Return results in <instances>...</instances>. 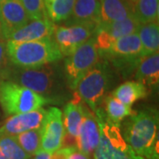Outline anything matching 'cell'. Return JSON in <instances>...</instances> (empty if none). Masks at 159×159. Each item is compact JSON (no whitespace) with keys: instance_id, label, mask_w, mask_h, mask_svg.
Segmentation results:
<instances>
[{"instance_id":"obj_1","label":"cell","mask_w":159,"mask_h":159,"mask_svg":"<svg viewBox=\"0 0 159 159\" xmlns=\"http://www.w3.org/2000/svg\"><path fill=\"white\" fill-rule=\"evenodd\" d=\"M121 134L134 151L144 159L158 158V111L134 112L122 125Z\"/></svg>"},{"instance_id":"obj_2","label":"cell","mask_w":159,"mask_h":159,"mask_svg":"<svg viewBox=\"0 0 159 159\" xmlns=\"http://www.w3.org/2000/svg\"><path fill=\"white\" fill-rule=\"evenodd\" d=\"M6 49L12 66L22 68L53 64L63 57L52 37L28 42L6 41Z\"/></svg>"},{"instance_id":"obj_3","label":"cell","mask_w":159,"mask_h":159,"mask_svg":"<svg viewBox=\"0 0 159 159\" xmlns=\"http://www.w3.org/2000/svg\"><path fill=\"white\" fill-rule=\"evenodd\" d=\"M7 80L28 88L43 97L51 99L54 103L58 101L59 94L64 90L63 80L60 74L52 64L37 67L22 68L12 66Z\"/></svg>"},{"instance_id":"obj_4","label":"cell","mask_w":159,"mask_h":159,"mask_svg":"<svg viewBox=\"0 0 159 159\" xmlns=\"http://www.w3.org/2000/svg\"><path fill=\"white\" fill-rule=\"evenodd\" d=\"M100 129V139L94 159H144L138 156L122 136L120 126L111 122L102 106L94 111Z\"/></svg>"},{"instance_id":"obj_5","label":"cell","mask_w":159,"mask_h":159,"mask_svg":"<svg viewBox=\"0 0 159 159\" xmlns=\"http://www.w3.org/2000/svg\"><path fill=\"white\" fill-rule=\"evenodd\" d=\"M113 70L105 59L99 61L80 80L75 93L94 112L101 106L109 89L113 85Z\"/></svg>"},{"instance_id":"obj_6","label":"cell","mask_w":159,"mask_h":159,"mask_svg":"<svg viewBox=\"0 0 159 159\" xmlns=\"http://www.w3.org/2000/svg\"><path fill=\"white\" fill-rule=\"evenodd\" d=\"M52 100L11 81H0V105L6 116L17 115L43 108Z\"/></svg>"},{"instance_id":"obj_7","label":"cell","mask_w":159,"mask_h":159,"mask_svg":"<svg viewBox=\"0 0 159 159\" xmlns=\"http://www.w3.org/2000/svg\"><path fill=\"white\" fill-rule=\"evenodd\" d=\"M100 57L119 70L125 77L134 74L138 64L143 58L142 46L137 33L119 38L111 44Z\"/></svg>"},{"instance_id":"obj_8","label":"cell","mask_w":159,"mask_h":159,"mask_svg":"<svg viewBox=\"0 0 159 159\" xmlns=\"http://www.w3.org/2000/svg\"><path fill=\"white\" fill-rule=\"evenodd\" d=\"M100 59L96 41L93 36L66 57L64 64V74L66 84L70 89L74 90L84 75Z\"/></svg>"},{"instance_id":"obj_9","label":"cell","mask_w":159,"mask_h":159,"mask_svg":"<svg viewBox=\"0 0 159 159\" xmlns=\"http://www.w3.org/2000/svg\"><path fill=\"white\" fill-rule=\"evenodd\" d=\"M94 23H76L56 26L52 38L62 57H68L93 36L97 28Z\"/></svg>"},{"instance_id":"obj_10","label":"cell","mask_w":159,"mask_h":159,"mask_svg":"<svg viewBox=\"0 0 159 159\" xmlns=\"http://www.w3.org/2000/svg\"><path fill=\"white\" fill-rule=\"evenodd\" d=\"M141 23L133 16L118 21L98 24L94 33L99 55L107 51L111 44L119 38L136 33Z\"/></svg>"},{"instance_id":"obj_11","label":"cell","mask_w":159,"mask_h":159,"mask_svg":"<svg viewBox=\"0 0 159 159\" xmlns=\"http://www.w3.org/2000/svg\"><path fill=\"white\" fill-rule=\"evenodd\" d=\"M64 134L65 127L61 110L50 107L42 125L41 148L51 154L55 152L62 146Z\"/></svg>"},{"instance_id":"obj_12","label":"cell","mask_w":159,"mask_h":159,"mask_svg":"<svg viewBox=\"0 0 159 159\" xmlns=\"http://www.w3.org/2000/svg\"><path fill=\"white\" fill-rule=\"evenodd\" d=\"M29 18L20 0L0 1V23L2 37L7 41L10 35L29 22Z\"/></svg>"},{"instance_id":"obj_13","label":"cell","mask_w":159,"mask_h":159,"mask_svg":"<svg viewBox=\"0 0 159 159\" xmlns=\"http://www.w3.org/2000/svg\"><path fill=\"white\" fill-rule=\"evenodd\" d=\"M100 139V129L95 113L85 103L82 104V121L77 137V148L93 157Z\"/></svg>"},{"instance_id":"obj_14","label":"cell","mask_w":159,"mask_h":159,"mask_svg":"<svg viewBox=\"0 0 159 159\" xmlns=\"http://www.w3.org/2000/svg\"><path fill=\"white\" fill-rule=\"evenodd\" d=\"M47 110L40 108L26 113L11 115L0 127V137L16 135L26 131L41 127L45 118Z\"/></svg>"},{"instance_id":"obj_15","label":"cell","mask_w":159,"mask_h":159,"mask_svg":"<svg viewBox=\"0 0 159 159\" xmlns=\"http://www.w3.org/2000/svg\"><path fill=\"white\" fill-rule=\"evenodd\" d=\"M55 28V23L49 18L29 20L22 28L13 32L7 41L28 42L52 37Z\"/></svg>"},{"instance_id":"obj_16","label":"cell","mask_w":159,"mask_h":159,"mask_svg":"<svg viewBox=\"0 0 159 159\" xmlns=\"http://www.w3.org/2000/svg\"><path fill=\"white\" fill-rule=\"evenodd\" d=\"M100 0H74L71 15L65 25L76 23H94L98 25Z\"/></svg>"},{"instance_id":"obj_17","label":"cell","mask_w":159,"mask_h":159,"mask_svg":"<svg viewBox=\"0 0 159 159\" xmlns=\"http://www.w3.org/2000/svg\"><path fill=\"white\" fill-rule=\"evenodd\" d=\"M134 79L145 86H157L159 82V53L146 56L138 64Z\"/></svg>"},{"instance_id":"obj_18","label":"cell","mask_w":159,"mask_h":159,"mask_svg":"<svg viewBox=\"0 0 159 159\" xmlns=\"http://www.w3.org/2000/svg\"><path fill=\"white\" fill-rule=\"evenodd\" d=\"M132 15L127 0H100L98 24L122 20Z\"/></svg>"},{"instance_id":"obj_19","label":"cell","mask_w":159,"mask_h":159,"mask_svg":"<svg viewBox=\"0 0 159 159\" xmlns=\"http://www.w3.org/2000/svg\"><path fill=\"white\" fill-rule=\"evenodd\" d=\"M82 104L79 96L75 93L73 99L65 106L63 124L65 131L77 138L82 121Z\"/></svg>"},{"instance_id":"obj_20","label":"cell","mask_w":159,"mask_h":159,"mask_svg":"<svg viewBox=\"0 0 159 159\" xmlns=\"http://www.w3.org/2000/svg\"><path fill=\"white\" fill-rule=\"evenodd\" d=\"M131 15L141 24L158 21L159 0H127Z\"/></svg>"},{"instance_id":"obj_21","label":"cell","mask_w":159,"mask_h":159,"mask_svg":"<svg viewBox=\"0 0 159 159\" xmlns=\"http://www.w3.org/2000/svg\"><path fill=\"white\" fill-rule=\"evenodd\" d=\"M111 95L121 102L132 106L134 102L148 97V88L138 81H126L117 87Z\"/></svg>"},{"instance_id":"obj_22","label":"cell","mask_w":159,"mask_h":159,"mask_svg":"<svg viewBox=\"0 0 159 159\" xmlns=\"http://www.w3.org/2000/svg\"><path fill=\"white\" fill-rule=\"evenodd\" d=\"M142 46V55L146 57L159 50L158 21L141 24L136 32Z\"/></svg>"},{"instance_id":"obj_23","label":"cell","mask_w":159,"mask_h":159,"mask_svg":"<svg viewBox=\"0 0 159 159\" xmlns=\"http://www.w3.org/2000/svg\"><path fill=\"white\" fill-rule=\"evenodd\" d=\"M101 105L103 106V111L106 118L111 122L119 126L120 123L124 119L134 113L131 106L121 102L117 98L112 97L111 94L105 96Z\"/></svg>"},{"instance_id":"obj_24","label":"cell","mask_w":159,"mask_h":159,"mask_svg":"<svg viewBox=\"0 0 159 159\" xmlns=\"http://www.w3.org/2000/svg\"><path fill=\"white\" fill-rule=\"evenodd\" d=\"M48 18L53 23L67 20L73 10L74 0H43Z\"/></svg>"},{"instance_id":"obj_25","label":"cell","mask_w":159,"mask_h":159,"mask_svg":"<svg viewBox=\"0 0 159 159\" xmlns=\"http://www.w3.org/2000/svg\"><path fill=\"white\" fill-rule=\"evenodd\" d=\"M23 150L31 157L41 149L42 126L12 135Z\"/></svg>"},{"instance_id":"obj_26","label":"cell","mask_w":159,"mask_h":159,"mask_svg":"<svg viewBox=\"0 0 159 159\" xmlns=\"http://www.w3.org/2000/svg\"><path fill=\"white\" fill-rule=\"evenodd\" d=\"M0 148L7 159H30L32 157L23 150L11 135L0 137Z\"/></svg>"},{"instance_id":"obj_27","label":"cell","mask_w":159,"mask_h":159,"mask_svg":"<svg viewBox=\"0 0 159 159\" xmlns=\"http://www.w3.org/2000/svg\"><path fill=\"white\" fill-rule=\"evenodd\" d=\"M30 20L48 18L43 0H20Z\"/></svg>"},{"instance_id":"obj_28","label":"cell","mask_w":159,"mask_h":159,"mask_svg":"<svg viewBox=\"0 0 159 159\" xmlns=\"http://www.w3.org/2000/svg\"><path fill=\"white\" fill-rule=\"evenodd\" d=\"M12 66L7 54L6 41L0 37V80H8Z\"/></svg>"},{"instance_id":"obj_29","label":"cell","mask_w":159,"mask_h":159,"mask_svg":"<svg viewBox=\"0 0 159 159\" xmlns=\"http://www.w3.org/2000/svg\"><path fill=\"white\" fill-rule=\"evenodd\" d=\"M74 148H60L51 153V159H66Z\"/></svg>"},{"instance_id":"obj_30","label":"cell","mask_w":159,"mask_h":159,"mask_svg":"<svg viewBox=\"0 0 159 159\" xmlns=\"http://www.w3.org/2000/svg\"><path fill=\"white\" fill-rule=\"evenodd\" d=\"M66 159H91L89 156L82 153L77 148H74Z\"/></svg>"},{"instance_id":"obj_31","label":"cell","mask_w":159,"mask_h":159,"mask_svg":"<svg viewBox=\"0 0 159 159\" xmlns=\"http://www.w3.org/2000/svg\"><path fill=\"white\" fill-rule=\"evenodd\" d=\"M34 159H51V154L41 148L34 154Z\"/></svg>"},{"instance_id":"obj_32","label":"cell","mask_w":159,"mask_h":159,"mask_svg":"<svg viewBox=\"0 0 159 159\" xmlns=\"http://www.w3.org/2000/svg\"><path fill=\"white\" fill-rule=\"evenodd\" d=\"M0 159H7L6 157V156L4 155V153L2 152V150H1V148H0Z\"/></svg>"},{"instance_id":"obj_33","label":"cell","mask_w":159,"mask_h":159,"mask_svg":"<svg viewBox=\"0 0 159 159\" xmlns=\"http://www.w3.org/2000/svg\"><path fill=\"white\" fill-rule=\"evenodd\" d=\"M0 37H2V34H1V23H0Z\"/></svg>"},{"instance_id":"obj_34","label":"cell","mask_w":159,"mask_h":159,"mask_svg":"<svg viewBox=\"0 0 159 159\" xmlns=\"http://www.w3.org/2000/svg\"><path fill=\"white\" fill-rule=\"evenodd\" d=\"M153 159H158V158H153Z\"/></svg>"},{"instance_id":"obj_35","label":"cell","mask_w":159,"mask_h":159,"mask_svg":"<svg viewBox=\"0 0 159 159\" xmlns=\"http://www.w3.org/2000/svg\"><path fill=\"white\" fill-rule=\"evenodd\" d=\"M0 81H1V80H0Z\"/></svg>"},{"instance_id":"obj_36","label":"cell","mask_w":159,"mask_h":159,"mask_svg":"<svg viewBox=\"0 0 159 159\" xmlns=\"http://www.w3.org/2000/svg\"><path fill=\"white\" fill-rule=\"evenodd\" d=\"M0 1H1V0H0Z\"/></svg>"},{"instance_id":"obj_37","label":"cell","mask_w":159,"mask_h":159,"mask_svg":"<svg viewBox=\"0 0 159 159\" xmlns=\"http://www.w3.org/2000/svg\"><path fill=\"white\" fill-rule=\"evenodd\" d=\"M30 159H31V158H30Z\"/></svg>"}]
</instances>
